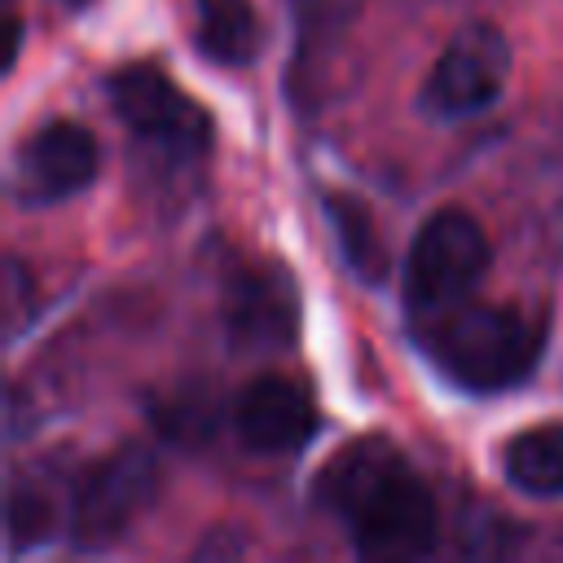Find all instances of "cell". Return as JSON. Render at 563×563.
I'll use <instances>...</instances> for the list:
<instances>
[{"label":"cell","mask_w":563,"mask_h":563,"mask_svg":"<svg viewBox=\"0 0 563 563\" xmlns=\"http://www.w3.org/2000/svg\"><path fill=\"white\" fill-rule=\"evenodd\" d=\"M427 343L457 387L506 391L532 374L541 356V325L506 303H453L435 312Z\"/></svg>","instance_id":"cell-1"},{"label":"cell","mask_w":563,"mask_h":563,"mask_svg":"<svg viewBox=\"0 0 563 563\" xmlns=\"http://www.w3.org/2000/svg\"><path fill=\"white\" fill-rule=\"evenodd\" d=\"M488 268V233L479 229L475 216L444 207L435 211L405 260V295L413 312H444L453 303H462L471 295V286L484 277Z\"/></svg>","instance_id":"cell-2"},{"label":"cell","mask_w":563,"mask_h":563,"mask_svg":"<svg viewBox=\"0 0 563 563\" xmlns=\"http://www.w3.org/2000/svg\"><path fill=\"white\" fill-rule=\"evenodd\" d=\"M506 75H510L506 35L497 26H488V22H471L435 57V66H431V75L422 84V106L435 119L479 114L484 106H493L501 97Z\"/></svg>","instance_id":"cell-3"},{"label":"cell","mask_w":563,"mask_h":563,"mask_svg":"<svg viewBox=\"0 0 563 563\" xmlns=\"http://www.w3.org/2000/svg\"><path fill=\"white\" fill-rule=\"evenodd\" d=\"M356 550L369 559H413L435 545V501L427 484L400 462L347 510Z\"/></svg>","instance_id":"cell-4"},{"label":"cell","mask_w":563,"mask_h":563,"mask_svg":"<svg viewBox=\"0 0 563 563\" xmlns=\"http://www.w3.org/2000/svg\"><path fill=\"white\" fill-rule=\"evenodd\" d=\"M158 466L145 449H119L101 457L75 488H70V532L79 545H106L114 541L154 497Z\"/></svg>","instance_id":"cell-5"},{"label":"cell","mask_w":563,"mask_h":563,"mask_svg":"<svg viewBox=\"0 0 563 563\" xmlns=\"http://www.w3.org/2000/svg\"><path fill=\"white\" fill-rule=\"evenodd\" d=\"M110 101L119 110V119L150 145L163 150H180V154H198L207 150L211 123L207 114L154 66H123L110 75Z\"/></svg>","instance_id":"cell-6"},{"label":"cell","mask_w":563,"mask_h":563,"mask_svg":"<svg viewBox=\"0 0 563 563\" xmlns=\"http://www.w3.org/2000/svg\"><path fill=\"white\" fill-rule=\"evenodd\" d=\"M97 163H101V154L84 123H70V119L44 123L18 150V167H13L18 202H26V207L62 202L92 185Z\"/></svg>","instance_id":"cell-7"},{"label":"cell","mask_w":563,"mask_h":563,"mask_svg":"<svg viewBox=\"0 0 563 563\" xmlns=\"http://www.w3.org/2000/svg\"><path fill=\"white\" fill-rule=\"evenodd\" d=\"M299 321V303H295V286L282 268L268 264H246L229 277L224 286V330L233 339V347H277L295 334Z\"/></svg>","instance_id":"cell-8"},{"label":"cell","mask_w":563,"mask_h":563,"mask_svg":"<svg viewBox=\"0 0 563 563\" xmlns=\"http://www.w3.org/2000/svg\"><path fill=\"white\" fill-rule=\"evenodd\" d=\"M312 427L317 413L308 391L282 374H264L246 383V391L233 405V431L255 453H290L312 435Z\"/></svg>","instance_id":"cell-9"},{"label":"cell","mask_w":563,"mask_h":563,"mask_svg":"<svg viewBox=\"0 0 563 563\" xmlns=\"http://www.w3.org/2000/svg\"><path fill=\"white\" fill-rule=\"evenodd\" d=\"M400 462H405L400 449L387 444V440H378V435L352 440L347 449H339V453L325 462V471H321V479H317V493H321V501H325L330 510H339V515L347 519V510H352L387 471H396Z\"/></svg>","instance_id":"cell-10"},{"label":"cell","mask_w":563,"mask_h":563,"mask_svg":"<svg viewBox=\"0 0 563 563\" xmlns=\"http://www.w3.org/2000/svg\"><path fill=\"white\" fill-rule=\"evenodd\" d=\"M198 48L224 66H246L260 53V13L251 0H194Z\"/></svg>","instance_id":"cell-11"},{"label":"cell","mask_w":563,"mask_h":563,"mask_svg":"<svg viewBox=\"0 0 563 563\" xmlns=\"http://www.w3.org/2000/svg\"><path fill=\"white\" fill-rule=\"evenodd\" d=\"M506 479L532 497H563V422L519 431L501 453Z\"/></svg>","instance_id":"cell-12"},{"label":"cell","mask_w":563,"mask_h":563,"mask_svg":"<svg viewBox=\"0 0 563 563\" xmlns=\"http://www.w3.org/2000/svg\"><path fill=\"white\" fill-rule=\"evenodd\" d=\"M325 211H330V224L339 233V246L347 255V264L365 277V282H378L383 268H387V251L378 242V229L365 211V202L347 198V194H325Z\"/></svg>","instance_id":"cell-13"},{"label":"cell","mask_w":563,"mask_h":563,"mask_svg":"<svg viewBox=\"0 0 563 563\" xmlns=\"http://www.w3.org/2000/svg\"><path fill=\"white\" fill-rule=\"evenodd\" d=\"M57 510H62V497L44 479L31 475V479L13 484V493H9V532H13V545L44 541L57 528Z\"/></svg>","instance_id":"cell-14"},{"label":"cell","mask_w":563,"mask_h":563,"mask_svg":"<svg viewBox=\"0 0 563 563\" xmlns=\"http://www.w3.org/2000/svg\"><path fill=\"white\" fill-rule=\"evenodd\" d=\"M158 427L172 440H202L216 427V405H207L194 391H180V396H172L167 409H158Z\"/></svg>","instance_id":"cell-15"}]
</instances>
